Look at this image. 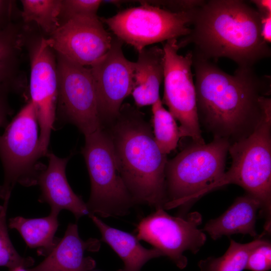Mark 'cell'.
I'll return each mask as SVG.
<instances>
[{
  "mask_svg": "<svg viewBox=\"0 0 271 271\" xmlns=\"http://www.w3.org/2000/svg\"><path fill=\"white\" fill-rule=\"evenodd\" d=\"M197 112L214 137L231 144L251 134L271 99L269 78H260L252 67L239 66L228 74L209 59L193 52Z\"/></svg>",
  "mask_w": 271,
  "mask_h": 271,
  "instance_id": "1",
  "label": "cell"
},
{
  "mask_svg": "<svg viewBox=\"0 0 271 271\" xmlns=\"http://www.w3.org/2000/svg\"><path fill=\"white\" fill-rule=\"evenodd\" d=\"M191 25L190 34L178 46L192 42L194 53L205 59L226 57L239 66L252 67L270 55L261 35L260 15L243 1H204L194 10Z\"/></svg>",
  "mask_w": 271,
  "mask_h": 271,
  "instance_id": "2",
  "label": "cell"
},
{
  "mask_svg": "<svg viewBox=\"0 0 271 271\" xmlns=\"http://www.w3.org/2000/svg\"><path fill=\"white\" fill-rule=\"evenodd\" d=\"M103 127L112 142L118 172L134 203L164 209L168 160L144 114L128 103L122 104L116 118Z\"/></svg>",
  "mask_w": 271,
  "mask_h": 271,
  "instance_id": "3",
  "label": "cell"
},
{
  "mask_svg": "<svg viewBox=\"0 0 271 271\" xmlns=\"http://www.w3.org/2000/svg\"><path fill=\"white\" fill-rule=\"evenodd\" d=\"M229 170L201 194L228 184L237 185L259 201L260 214L265 219L264 231L270 232L271 222V105L249 136L232 143Z\"/></svg>",
  "mask_w": 271,
  "mask_h": 271,
  "instance_id": "4",
  "label": "cell"
},
{
  "mask_svg": "<svg viewBox=\"0 0 271 271\" xmlns=\"http://www.w3.org/2000/svg\"><path fill=\"white\" fill-rule=\"evenodd\" d=\"M226 139L214 137L210 143H193L165 168L167 201L164 209L182 208L183 216L202 192L225 173L226 157L231 145Z\"/></svg>",
  "mask_w": 271,
  "mask_h": 271,
  "instance_id": "5",
  "label": "cell"
},
{
  "mask_svg": "<svg viewBox=\"0 0 271 271\" xmlns=\"http://www.w3.org/2000/svg\"><path fill=\"white\" fill-rule=\"evenodd\" d=\"M35 107L30 100L18 112L0 134V158L4 181L0 198L9 200L17 183L26 187L37 184L44 168L38 164L43 157L40 145V129Z\"/></svg>",
  "mask_w": 271,
  "mask_h": 271,
  "instance_id": "6",
  "label": "cell"
},
{
  "mask_svg": "<svg viewBox=\"0 0 271 271\" xmlns=\"http://www.w3.org/2000/svg\"><path fill=\"white\" fill-rule=\"evenodd\" d=\"M85 139L81 153L91 183L86 203L89 214L102 217L125 214L134 202L118 172L108 133L103 127Z\"/></svg>",
  "mask_w": 271,
  "mask_h": 271,
  "instance_id": "7",
  "label": "cell"
},
{
  "mask_svg": "<svg viewBox=\"0 0 271 271\" xmlns=\"http://www.w3.org/2000/svg\"><path fill=\"white\" fill-rule=\"evenodd\" d=\"M196 9L175 13L144 1L139 6L100 19L116 38L139 52L148 45L189 35Z\"/></svg>",
  "mask_w": 271,
  "mask_h": 271,
  "instance_id": "8",
  "label": "cell"
},
{
  "mask_svg": "<svg viewBox=\"0 0 271 271\" xmlns=\"http://www.w3.org/2000/svg\"><path fill=\"white\" fill-rule=\"evenodd\" d=\"M58 95L56 119L75 125L86 136L103 127L94 80L89 68L57 54Z\"/></svg>",
  "mask_w": 271,
  "mask_h": 271,
  "instance_id": "9",
  "label": "cell"
},
{
  "mask_svg": "<svg viewBox=\"0 0 271 271\" xmlns=\"http://www.w3.org/2000/svg\"><path fill=\"white\" fill-rule=\"evenodd\" d=\"M177 39L169 40L164 51V92L163 103L180 123L181 137H190L193 143L205 144L197 112L195 83L191 71L193 53L179 55Z\"/></svg>",
  "mask_w": 271,
  "mask_h": 271,
  "instance_id": "10",
  "label": "cell"
},
{
  "mask_svg": "<svg viewBox=\"0 0 271 271\" xmlns=\"http://www.w3.org/2000/svg\"><path fill=\"white\" fill-rule=\"evenodd\" d=\"M202 221L198 212L173 216L164 209L158 208L140 221L136 236L139 240L151 244L177 267L184 269L188 259L183 253L186 251L197 253L206 241L205 232L199 228Z\"/></svg>",
  "mask_w": 271,
  "mask_h": 271,
  "instance_id": "11",
  "label": "cell"
},
{
  "mask_svg": "<svg viewBox=\"0 0 271 271\" xmlns=\"http://www.w3.org/2000/svg\"><path fill=\"white\" fill-rule=\"evenodd\" d=\"M30 61L29 90L30 101L34 104L40 129V145L46 156L52 130L56 120L58 78L57 58L43 36L27 39Z\"/></svg>",
  "mask_w": 271,
  "mask_h": 271,
  "instance_id": "12",
  "label": "cell"
},
{
  "mask_svg": "<svg viewBox=\"0 0 271 271\" xmlns=\"http://www.w3.org/2000/svg\"><path fill=\"white\" fill-rule=\"evenodd\" d=\"M122 44L113 37L109 51L89 68L103 127L116 118L124 99L131 94L133 88L135 62L124 56Z\"/></svg>",
  "mask_w": 271,
  "mask_h": 271,
  "instance_id": "13",
  "label": "cell"
},
{
  "mask_svg": "<svg viewBox=\"0 0 271 271\" xmlns=\"http://www.w3.org/2000/svg\"><path fill=\"white\" fill-rule=\"evenodd\" d=\"M113 36L97 15L79 16L62 23L47 38L53 50L81 65L91 66L110 49Z\"/></svg>",
  "mask_w": 271,
  "mask_h": 271,
  "instance_id": "14",
  "label": "cell"
},
{
  "mask_svg": "<svg viewBox=\"0 0 271 271\" xmlns=\"http://www.w3.org/2000/svg\"><path fill=\"white\" fill-rule=\"evenodd\" d=\"M47 155L48 166L40 172L37 181L41 191L39 200L48 203L51 211H70L77 220L89 215L86 204L73 192L67 181L65 170L69 157L61 158L50 153Z\"/></svg>",
  "mask_w": 271,
  "mask_h": 271,
  "instance_id": "15",
  "label": "cell"
},
{
  "mask_svg": "<svg viewBox=\"0 0 271 271\" xmlns=\"http://www.w3.org/2000/svg\"><path fill=\"white\" fill-rule=\"evenodd\" d=\"M100 241L90 238L83 240L79 235L77 225L69 224L62 239L33 271H90L95 261L85 255L86 251H97Z\"/></svg>",
  "mask_w": 271,
  "mask_h": 271,
  "instance_id": "16",
  "label": "cell"
},
{
  "mask_svg": "<svg viewBox=\"0 0 271 271\" xmlns=\"http://www.w3.org/2000/svg\"><path fill=\"white\" fill-rule=\"evenodd\" d=\"M260 210L259 201L245 193L236 198L220 216L208 221L202 230L213 240L235 234L256 237L255 224L257 212Z\"/></svg>",
  "mask_w": 271,
  "mask_h": 271,
  "instance_id": "17",
  "label": "cell"
},
{
  "mask_svg": "<svg viewBox=\"0 0 271 271\" xmlns=\"http://www.w3.org/2000/svg\"><path fill=\"white\" fill-rule=\"evenodd\" d=\"M138 53L131 94L138 107L152 105L160 98V87L164 79V51L156 46L145 48Z\"/></svg>",
  "mask_w": 271,
  "mask_h": 271,
  "instance_id": "18",
  "label": "cell"
},
{
  "mask_svg": "<svg viewBox=\"0 0 271 271\" xmlns=\"http://www.w3.org/2000/svg\"><path fill=\"white\" fill-rule=\"evenodd\" d=\"M89 216L100 231L102 240L122 260L123 267L117 271H141L149 260L163 256L155 248L147 249L143 246L136 236L108 225L94 214H90Z\"/></svg>",
  "mask_w": 271,
  "mask_h": 271,
  "instance_id": "19",
  "label": "cell"
},
{
  "mask_svg": "<svg viewBox=\"0 0 271 271\" xmlns=\"http://www.w3.org/2000/svg\"><path fill=\"white\" fill-rule=\"evenodd\" d=\"M26 30L14 22L0 30V92L9 94L21 90L19 68Z\"/></svg>",
  "mask_w": 271,
  "mask_h": 271,
  "instance_id": "20",
  "label": "cell"
},
{
  "mask_svg": "<svg viewBox=\"0 0 271 271\" xmlns=\"http://www.w3.org/2000/svg\"><path fill=\"white\" fill-rule=\"evenodd\" d=\"M58 215L51 211L48 216L41 218L12 217L8 226L17 230L29 247L37 248L39 253L46 256L59 241L55 237L59 226Z\"/></svg>",
  "mask_w": 271,
  "mask_h": 271,
  "instance_id": "21",
  "label": "cell"
},
{
  "mask_svg": "<svg viewBox=\"0 0 271 271\" xmlns=\"http://www.w3.org/2000/svg\"><path fill=\"white\" fill-rule=\"evenodd\" d=\"M265 239L257 238L246 243L230 239V244L221 256L208 257L198 263L200 271H243L251 250Z\"/></svg>",
  "mask_w": 271,
  "mask_h": 271,
  "instance_id": "22",
  "label": "cell"
},
{
  "mask_svg": "<svg viewBox=\"0 0 271 271\" xmlns=\"http://www.w3.org/2000/svg\"><path fill=\"white\" fill-rule=\"evenodd\" d=\"M21 17L26 24L35 23L51 35L61 25V0H22Z\"/></svg>",
  "mask_w": 271,
  "mask_h": 271,
  "instance_id": "23",
  "label": "cell"
},
{
  "mask_svg": "<svg viewBox=\"0 0 271 271\" xmlns=\"http://www.w3.org/2000/svg\"><path fill=\"white\" fill-rule=\"evenodd\" d=\"M152 124L155 140L161 152L165 155L175 150L180 138L176 119L163 106L159 99L152 105Z\"/></svg>",
  "mask_w": 271,
  "mask_h": 271,
  "instance_id": "24",
  "label": "cell"
},
{
  "mask_svg": "<svg viewBox=\"0 0 271 271\" xmlns=\"http://www.w3.org/2000/svg\"><path fill=\"white\" fill-rule=\"evenodd\" d=\"M9 200L4 201L0 210V266L9 268L22 266L28 267L34 263L31 257L21 256L16 251L10 239L6 221Z\"/></svg>",
  "mask_w": 271,
  "mask_h": 271,
  "instance_id": "25",
  "label": "cell"
},
{
  "mask_svg": "<svg viewBox=\"0 0 271 271\" xmlns=\"http://www.w3.org/2000/svg\"><path fill=\"white\" fill-rule=\"evenodd\" d=\"M102 2L100 0H61L59 16L61 25L77 16L97 15Z\"/></svg>",
  "mask_w": 271,
  "mask_h": 271,
  "instance_id": "26",
  "label": "cell"
},
{
  "mask_svg": "<svg viewBox=\"0 0 271 271\" xmlns=\"http://www.w3.org/2000/svg\"><path fill=\"white\" fill-rule=\"evenodd\" d=\"M271 268V243L264 240L250 252L245 269L268 271Z\"/></svg>",
  "mask_w": 271,
  "mask_h": 271,
  "instance_id": "27",
  "label": "cell"
},
{
  "mask_svg": "<svg viewBox=\"0 0 271 271\" xmlns=\"http://www.w3.org/2000/svg\"><path fill=\"white\" fill-rule=\"evenodd\" d=\"M15 2L10 0H0V30L13 22L15 11Z\"/></svg>",
  "mask_w": 271,
  "mask_h": 271,
  "instance_id": "28",
  "label": "cell"
},
{
  "mask_svg": "<svg viewBox=\"0 0 271 271\" xmlns=\"http://www.w3.org/2000/svg\"><path fill=\"white\" fill-rule=\"evenodd\" d=\"M8 95L0 92V127L7 126L8 116L12 111L8 101Z\"/></svg>",
  "mask_w": 271,
  "mask_h": 271,
  "instance_id": "29",
  "label": "cell"
},
{
  "mask_svg": "<svg viewBox=\"0 0 271 271\" xmlns=\"http://www.w3.org/2000/svg\"><path fill=\"white\" fill-rule=\"evenodd\" d=\"M261 16L260 31L263 40L267 44L271 42V14Z\"/></svg>",
  "mask_w": 271,
  "mask_h": 271,
  "instance_id": "30",
  "label": "cell"
},
{
  "mask_svg": "<svg viewBox=\"0 0 271 271\" xmlns=\"http://www.w3.org/2000/svg\"><path fill=\"white\" fill-rule=\"evenodd\" d=\"M251 2L256 6L260 15L271 14L270 0H254Z\"/></svg>",
  "mask_w": 271,
  "mask_h": 271,
  "instance_id": "31",
  "label": "cell"
},
{
  "mask_svg": "<svg viewBox=\"0 0 271 271\" xmlns=\"http://www.w3.org/2000/svg\"><path fill=\"white\" fill-rule=\"evenodd\" d=\"M10 271H33L32 269H27V267L18 266L10 269Z\"/></svg>",
  "mask_w": 271,
  "mask_h": 271,
  "instance_id": "32",
  "label": "cell"
},
{
  "mask_svg": "<svg viewBox=\"0 0 271 271\" xmlns=\"http://www.w3.org/2000/svg\"><path fill=\"white\" fill-rule=\"evenodd\" d=\"M1 207H2V205H0V210L1 209Z\"/></svg>",
  "mask_w": 271,
  "mask_h": 271,
  "instance_id": "33",
  "label": "cell"
}]
</instances>
